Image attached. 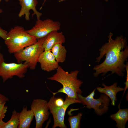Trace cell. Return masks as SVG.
Here are the masks:
<instances>
[{
    "mask_svg": "<svg viewBox=\"0 0 128 128\" xmlns=\"http://www.w3.org/2000/svg\"><path fill=\"white\" fill-rule=\"evenodd\" d=\"M38 62L42 70L47 72L56 69L59 66L50 50H44L40 55Z\"/></svg>",
    "mask_w": 128,
    "mask_h": 128,
    "instance_id": "8fae6325",
    "label": "cell"
},
{
    "mask_svg": "<svg viewBox=\"0 0 128 128\" xmlns=\"http://www.w3.org/2000/svg\"><path fill=\"white\" fill-rule=\"evenodd\" d=\"M34 115L32 110H28L27 107L23 106L19 112V125L18 128H29L33 120Z\"/></svg>",
    "mask_w": 128,
    "mask_h": 128,
    "instance_id": "5bb4252c",
    "label": "cell"
},
{
    "mask_svg": "<svg viewBox=\"0 0 128 128\" xmlns=\"http://www.w3.org/2000/svg\"><path fill=\"white\" fill-rule=\"evenodd\" d=\"M37 39L30 35L22 27L16 26L8 32L5 43L10 54L14 53L35 43Z\"/></svg>",
    "mask_w": 128,
    "mask_h": 128,
    "instance_id": "3957f363",
    "label": "cell"
},
{
    "mask_svg": "<svg viewBox=\"0 0 128 128\" xmlns=\"http://www.w3.org/2000/svg\"><path fill=\"white\" fill-rule=\"evenodd\" d=\"M57 62L63 63L65 60L67 50L65 46L60 43L54 45L50 50Z\"/></svg>",
    "mask_w": 128,
    "mask_h": 128,
    "instance_id": "2e32d148",
    "label": "cell"
},
{
    "mask_svg": "<svg viewBox=\"0 0 128 128\" xmlns=\"http://www.w3.org/2000/svg\"><path fill=\"white\" fill-rule=\"evenodd\" d=\"M21 8L18 14V17L21 18L25 16L26 20H30V11L32 10L33 11L32 16L36 15L37 19H40L42 15V13L39 12L36 9L38 1L37 0H18Z\"/></svg>",
    "mask_w": 128,
    "mask_h": 128,
    "instance_id": "30bf717a",
    "label": "cell"
},
{
    "mask_svg": "<svg viewBox=\"0 0 128 128\" xmlns=\"http://www.w3.org/2000/svg\"><path fill=\"white\" fill-rule=\"evenodd\" d=\"M82 116V113H78L77 115L69 117L68 120L71 128H80V120Z\"/></svg>",
    "mask_w": 128,
    "mask_h": 128,
    "instance_id": "ac0fdd59",
    "label": "cell"
},
{
    "mask_svg": "<svg viewBox=\"0 0 128 128\" xmlns=\"http://www.w3.org/2000/svg\"><path fill=\"white\" fill-rule=\"evenodd\" d=\"M46 0H44V2H43V4H42L43 5L44 4V3L46 1Z\"/></svg>",
    "mask_w": 128,
    "mask_h": 128,
    "instance_id": "d4e9b609",
    "label": "cell"
},
{
    "mask_svg": "<svg viewBox=\"0 0 128 128\" xmlns=\"http://www.w3.org/2000/svg\"><path fill=\"white\" fill-rule=\"evenodd\" d=\"M113 35L110 32L108 37V42L99 50V55L96 58L95 62L99 63L104 56L105 58L102 63L93 67V69L95 72L93 75L95 77L101 74L103 76L109 72H111V74L115 73L120 77L124 75L125 63L128 58L127 39L121 35L113 39Z\"/></svg>",
    "mask_w": 128,
    "mask_h": 128,
    "instance_id": "6da1fadb",
    "label": "cell"
},
{
    "mask_svg": "<svg viewBox=\"0 0 128 128\" xmlns=\"http://www.w3.org/2000/svg\"><path fill=\"white\" fill-rule=\"evenodd\" d=\"M46 37L38 39L33 44L14 53V57L18 63L25 61L30 69H35L40 55L44 51L42 45Z\"/></svg>",
    "mask_w": 128,
    "mask_h": 128,
    "instance_id": "277c9868",
    "label": "cell"
},
{
    "mask_svg": "<svg viewBox=\"0 0 128 128\" xmlns=\"http://www.w3.org/2000/svg\"><path fill=\"white\" fill-rule=\"evenodd\" d=\"M6 102L0 104V123L3 120L7 111L8 107L5 105Z\"/></svg>",
    "mask_w": 128,
    "mask_h": 128,
    "instance_id": "d6986e66",
    "label": "cell"
},
{
    "mask_svg": "<svg viewBox=\"0 0 128 128\" xmlns=\"http://www.w3.org/2000/svg\"><path fill=\"white\" fill-rule=\"evenodd\" d=\"M56 69V73L47 79L60 83L63 87L56 92H52L53 95L58 93H62L71 98L78 99V95L81 94L83 92L80 87L83 83V81L77 78L79 71L76 70L69 73L59 66Z\"/></svg>",
    "mask_w": 128,
    "mask_h": 128,
    "instance_id": "7a4b0ae2",
    "label": "cell"
},
{
    "mask_svg": "<svg viewBox=\"0 0 128 128\" xmlns=\"http://www.w3.org/2000/svg\"><path fill=\"white\" fill-rule=\"evenodd\" d=\"M19 112L15 110L13 111L10 119L5 122L3 120L0 123V128H17L19 125Z\"/></svg>",
    "mask_w": 128,
    "mask_h": 128,
    "instance_id": "e0dca14e",
    "label": "cell"
},
{
    "mask_svg": "<svg viewBox=\"0 0 128 128\" xmlns=\"http://www.w3.org/2000/svg\"><path fill=\"white\" fill-rule=\"evenodd\" d=\"M8 32L7 31L2 29L0 26V37L4 40L7 37Z\"/></svg>",
    "mask_w": 128,
    "mask_h": 128,
    "instance_id": "44dd1931",
    "label": "cell"
},
{
    "mask_svg": "<svg viewBox=\"0 0 128 128\" xmlns=\"http://www.w3.org/2000/svg\"><path fill=\"white\" fill-rule=\"evenodd\" d=\"M119 108L118 111L116 113L111 114L110 118L115 121L116 126L118 128H125L128 120V109Z\"/></svg>",
    "mask_w": 128,
    "mask_h": 128,
    "instance_id": "9a60e30c",
    "label": "cell"
},
{
    "mask_svg": "<svg viewBox=\"0 0 128 128\" xmlns=\"http://www.w3.org/2000/svg\"><path fill=\"white\" fill-rule=\"evenodd\" d=\"M28 68V65L25 62L6 63L3 55L0 53V77L3 82L14 76L20 78H24Z\"/></svg>",
    "mask_w": 128,
    "mask_h": 128,
    "instance_id": "8992f818",
    "label": "cell"
},
{
    "mask_svg": "<svg viewBox=\"0 0 128 128\" xmlns=\"http://www.w3.org/2000/svg\"><path fill=\"white\" fill-rule=\"evenodd\" d=\"M82 103L79 99L71 98L66 95L63 105L61 106H57L54 104L51 97L48 102V107L50 113L52 114L54 124L53 128L59 127L61 128H66V126L64 122V117L66 109L70 105L75 103Z\"/></svg>",
    "mask_w": 128,
    "mask_h": 128,
    "instance_id": "52a82bcc",
    "label": "cell"
},
{
    "mask_svg": "<svg viewBox=\"0 0 128 128\" xmlns=\"http://www.w3.org/2000/svg\"><path fill=\"white\" fill-rule=\"evenodd\" d=\"M106 2H108V0H104Z\"/></svg>",
    "mask_w": 128,
    "mask_h": 128,
    "instance_id": "484cf974",
    "label": "cell"
},
{
    "mask_svg": "<svg viewBox=\"0 0 128 128\" xmlns=\"http://www.w3.org/2000/svg\"><path fill=\"white\" fill-rule=\"evenodd\" d=\"M48 102L41 99L33 100L31 105L36 121V128H41L44 122L48 118L50 112Z\"/></svg>",
    "mask_w": 128,
    "mask_h": 128,
    "instance_id": "9c48e42d",
    "label": "cell"
},
{
    "mask_svg": "<svg viewBox=\"0 0 128 128\" xmlns=\"http://www.w3.org/2000/svg\"><path fill=\"white\" fill-rule=\"evenodd\" d=\"M60 26V23L58 21L50 19L43 20L39 19H37L32 28L26 31L30 35L38 39L46 37L52 31H58Z\"/></svg>",
    "mask_w": 128,
    "mask_h": 128,
    "instance_id": "ba28073f",
    "label": "cell"
},
{
    "mask_svg": "<svg viewBox=\"0 0 128 128\" xmlns=\"http://www.w3.org/2000/svg\"><path fill=\"white\" fill-rule=\"evenodd\" d=\"M2 10L0 8V13H2Z\"/></svg>",
    "mask_w": 128,
    "mask_h": 128,
    "instance_id": "cb8c5ba5",
    "label": "cell"
},
{
    "mask_svg": "<svg viewBox=\"0 0 128 128\" xmlns=\"http://www.w3.org/2000/svg\"><path fill=\"white\" fill-rule=\"evenodd\" d=\"M2 0H0V2H1ZM5 2H7L9 0H4Z\"/></svg>",
    "mask_w": 128,
    "mask_h": 128,
    "instance_id": "603a6c76",
    "label": "cell"
},
{
    "mask_svg": "<svg viewBox=\"0 0 128 128\" xmlns=\"http://www.w3.org/2000/svg\"><path fill=\"white\" fill-rule=\"evenodd\" d=\"M117 84V83L115 82L112 85L108 86L102 83V85L103 87H98L96 88V89L99 92L105 94L110 98L111 101V104L113 106L115 105L117 100V93L124 90V88L118 86Z\"/></svg>",
    "mask_w": 128,
    "mask_h": 128,
    "instance_id": "4fadbf2b",
    "label": "cell"
},
{
    "mask_svg": "<svg viewBox=\"0 0 128 128\" xmlns=\"http://www.w3.org/2000/svg\"><path fill=\"white\" fill-rule=\"evenodd\" d=\"M9 101L8 98L1 94L0 92V104Z\"/></svg>",
    "mask_w": 128,
    "mask_h": 128,
    "instance_id": "7402d4cb",
    "label": "cell"
},
{
    "mask_svg": "<svg viewBox=\"0 0 128 128\" xmlns=\"http://www.w3.org/2000/svg\"></svg>",
    "mask_w": 128,
    "mask_h": 128,
    "instance_id": "4316f807",
    "label": "cell"
},
{
    "mask_svg": "<svg viewBox=\"0 0 128 128\" xmlns=\"http://www.w3.org/2000/svg\"><path fill=\"white\" fill-rule=\"evenodd\" d=\"M96 89L87 96L85 97L81 94L78 95V99L83 105L88 109H93L97 115L101 116L106 113L109 109L110 98L106 95L102 93L97 99L94 98Z\"/></svg>",
    "mask_w": 128,
    "mask_h": 128,
    "instance_id": "5b68a950",
    "label": "cell"
},
{
    "mask_svg": "<svg viewBox=\"0 0 128 128\" xmlns=\"http://www.w3.org/2000/svg\"><path fill=\"white\" fill-rule=\"evenodd\" d=\"M125 71L126 72V81L125 82V87L124 88V93L123 96L124 95L125 92L127 89L128 88V62H126L125 67Z\"/></svg>",
    "mask_w": 128,
    "mask_h": 128,
    "instance_id": "ffe728a7",
    "label": "cell"
},
{
    "mask_svg": "<svg viewBox=\"0 0 128 128\" xmlns=\"http://www.w3.org/2000/svg\"><path fill=\"white\" fill-rule=\"evenodd\" d=\"M58 31H52L46 37L42 45L44 50H51L57 44H62L65 43V38L63 32Z\"/></svg>",
    "mask_w": 128,
    "mask_h": 128,
    "instance_id": "7c38bea8",
    "label": "cell"
}]
</instances>
